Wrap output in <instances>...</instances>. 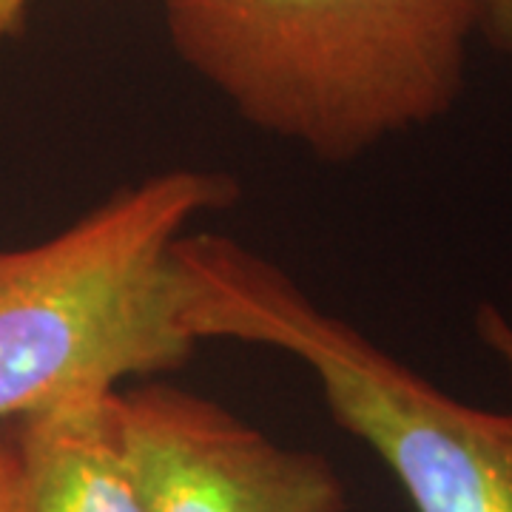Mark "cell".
I'll return each mask as SVG.
<instances>
[{
	"label": "cell",
	"mask_w": 512,
	"mask_h": 512,
	"mask_svg": "<svg viewBox=\"0 0 512 512\" xmlns=\"http://www.w3.org/2000/svg\"><path fill=\"white\" fill-rule=\"evenodd\" d=\"M177 57L248 126L345 165L456 109L484 0H160Z\"/></svg>",
	"instance_id": "cell-1"
},
{
	"label": "cell",
	"mask_w": 512,
	"mask_h": 512,
	"mask_svg": "<svg viewBox=\"0 0 512 512\" xmlns=\"http://www.w3.org/2000/svg\"><path fill=\"white\" fill-rule=\"evenodd\" d=\"M239 197L225 171L171 168L55 237L0 248V421L188 365L200 342L183 325L174 245Z\"/></svg>",
	"instance_id": "cell-2"
},
{
	"label": "cell",
	"mask_w": 512,
	"mask_h": 512,
	"mask_svg": "<svg viewBox=\"0 0 512 512\" xmlns=\"http://www.w3.org/2000/svg\"><path fill=\"white\" fill-rule=\"evenodd\" d=\"M174 268L185 330L299 359L336 424L382 458L413 510L512 512V410L450 396L237 239L183 234Z\"/></svg>",
	"instance_id": "cell-3"
},
{
	"label": "cell",
	"mask_w": 512,
	"mask_h": 512,
	"mask_svg": "<svg viewBox=\"0 0 512 512\" xmlns=\"http://www.w3.org/2000/svg\"><path fill=\"white\" fill-rule=\"evenodd\" d=\"M111 416L148 512H348L328 458L282 447L180 384L117 387Z\"/></svg>",
	"instance_id": "cell-4"
},
{
	"label": "cell",
	"mask_w": 512,
	"mask_h": 512,
	"mask_svg": "<svg viewBox=\"0 0 512 512\" xmlns=\"http://www.w3.org/2000/svg\"><path fill=\"white\" fill-rule=\"evenodd\" d=\"M111 393L18 419L26 512H148L114 430Z\"/></svg>",
	"instance_id": "cell-5"
},
{
	"label": "cell",
	"mask_w": 512,
	"mask_h": 512,
	"mask_svg": "<svg viewBox=\"0 0 512 512\" xmlns=\"http://www.w3.org/2000/svg\"><path fill=\"white\" fill-rule=\"evenodd\" d=\"M0 512H26L15 427L0 421Z\"/></svg>",
	"instance_id": "cell-6"
},
{
	"label": "cell",
	"mask_w": 512,
	"mask_h": 512,
	"mask_svg": "<svg viewBox=\"0 0 512 512\" xmlns=\"http://www.w3.org/2000/svg\"><path fill=\"white\" fill-rule=\"evenodd\" d=\"M476 336L512 373V313L501 311L495 302H484L476 311Z\"/></svg>",
	"instance_id": "cell-7"
},
{
	"label": "cell",
	"mask_w": 512,
	"mask_h": 512,
	"mask_svg": "<svg viewBox=\"0 0 512 512\" xmlns=\"http://www.w3.org/2000/svg\"><path fill=\"white\" fill-rule=\"evenodd\" d=\"M481 35L487 37L498 52L512 55V0H484Z\"/></svg>",
	"instance_id": "cell-8"
},
{
	"label": "cell",
	"mask_w": 512,
	"mask_h": 512,
	"mask_svg": "<svg viewBox=\"0 0 512 512\" xmlns=\"http://www.w3.org/2000/svg\"><path fill=\"white\" fill-rule=\"evenodd\" d=\"M32 0H0V43L23 32Z\"/></svg>",
	"instance_id": "cell-9"
}]
</instances>
